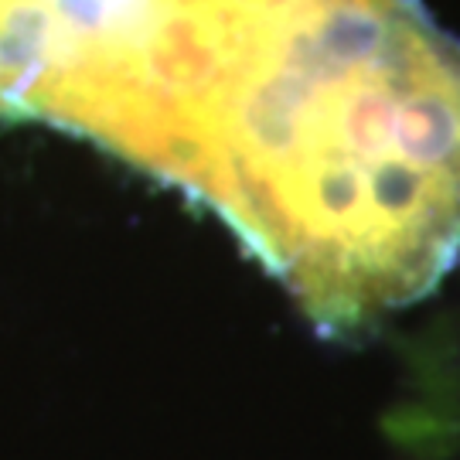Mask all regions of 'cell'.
<instances>
[{"instance_id": "cell-1", "label": "cell", "mask_w": 460, "mask_h": 460, "mask_svg": "<svg viewBox=\"0 0 460 460\" xmlns=\"http://www.w3.org/2000/svg\"><path fill=\"white\" fill-rule=\"evenodd\" d=\"M17 119L205 201L328 331L460 249V45L416 0H0Z\"/></svg>"}]
</instances>
